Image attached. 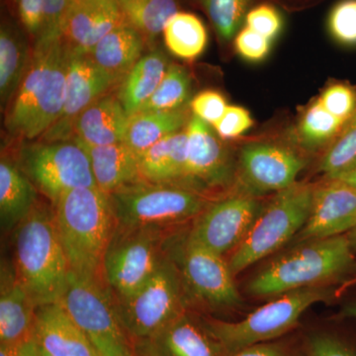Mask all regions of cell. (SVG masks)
<instances>
[{
	"instance_id": "cell-6",
	"label": "cell",
	"mask_w": 356,
	"mask_h": 356,
	"mask_svg": "<svg viewBox=\"0 0 356 356\" xmlns=\"http://www.w3.org/2000/svg\"><path fill=\"white\" fill-rule=\"evenodd\" d=\"M332 295L325 286L304 288L276 297L238 322L210 318L203 322L229 355L252 344L280 339L298 325L312 305L331 299Z\"/></svg>"
},
{
	"instance_id": "cell-33",
	"label": "cell",
	"mask_w": 356,
	"mask_h": 356,
	"mask_svg": "<svg viewBox=\"0 0 356 356\" xmlns=\"http://www.w3.org/2000/svg\"><path fill=\"white\" fill-rule=\"evenodd\" d=\"M348 123L339 120L316 102L306 110L298 126L300 143L308 149H317L334 142Z\"/></svg>"
},
{
	"instance_id": "cell-42",
	"label": "cell",
	"mask_w": 356,
	"mask_h": 356,
	"mask_svg": "<svg viewBox=\"0 0 356 356\" xmlns=\"http://www.w3.org/2000/svg\"><path fill=\"white\" fill-rule=\"evenodd\" d=\"M252 126V119L247 109L228 105L222 118L212 127L222 140H231L241 137Z\"/></svg>"
},
{
	"instance_id": "cell-49",
	"label": "cell",
	"mask_w": 356,
	"mask_h": 356,
	"mask_svg": "<svg viewBox=\"0 0 356 356\" xmlns=\"http://www.w3.org/2000/svg\"><path fill=\"white\" fill-rule=\"evenodd\" d=\"M327 179H339L356 188V163H353L348 170L339 173L336 177L327 178Z\"/></svg>"
},
{
	"instance_id": "cell-28",
	"label": "cell",
	"mask_w": 356,
	"mask_h": 356,
	"mask_svg": "<svg viewBox=\"0 0 356 356\" xmlns=\"http://www.w3.org/2000/svg\"><path fill=\"white\" fill-rule=\"evenodd\" d=\"M33 47L22 33L2 23L0 30V102L6 111L17 93L31 63Z\"/></svg>"
},
{
	"instance_id": "cell-7",
	"label": "cell",
	"mask_w": 356,
	"mask_h": 356,
	"mask_svg": "<svg viewBox=\"0 0 356 356\" xmlns=\"http://www.w3.org/2000/svg\"><path fill=\"white\" fill-rule=\"evenodd\" d=\"M117 225L165 228L195 219L209 201L198 192L172 184L139 180L108 194Z\"/></svg>"
},
{
	"instance_id": "cell-31",
	"label": "cell",
	"mask_w": 356,
	"mask_h": 356,
	"mask_svg": "<svg viewBox=\"0 0 356 356\" xmlns=\"http://www.w3.org/2000/svg\"><path fill=\"white\" fill-rule=\"evenodd\" d=\"M166 48L175 57L195 60L202 55L208 44L205 25L195 14L178 11L163 29Z\"/></svg>"
},
{
	"instance_id": "cell-50",
	"label": "cell",
	"mask_w": 356,
	"mask_h": 356,
	"mask_svg": "<svg viewBox=\"0 0 356 356\" xmlns=\"http://www.w3.org/2000/svg\"><path fill=\"white\" fill-rule=\"evenodd\" d=\"M341 315L343 318L356 320V301L350 302V303L344 305L343 308L341 309Z\"/></svg>"
},
{
	"instance_id": "cell-21",
	"label": "cell",
	"mask_w": 356,
	"mask_h": 356,
	"mask_svg": "<svg viewBox=\"0 0 356 356\" xmlns=\"http://www.w3.org/2000/svg\"><path fill=\"white\" fill-rule=\"evenodd\" d=\"M161 356H228L202 320L185 311L149 339Z\"/></svg>"
},
{
	"instance_id": "cell-35",
	"label": "cell",
	"mask_w": 356,
	"mask_h": 356,
	"mask_svg": "<svg viewBox=\"0 0 356 356\" xmlns=\"http://www.w3.org/2000/svg\"><path fill=\"white\" fill-rule=\"evenodd\" d=\"M356 163V114L331 145L320 168L327 178H334Z\"/></svg>"
},
{
	"instance_id": "cell-15",
	"label": "cell",
	"mask_w": 356,
	"mask_h": 356,
	"mask_svg": "<svg viewBox=\"0 0 356 356\" xmlns=\"http://www.w3.org/2000/svg\"><path fill=\"white\" fill-rule=\"evenodd\" d=\"M117 88L118 84L113 77L96 64L89 53L70 49L62 112L57 122L39 140L56 142L74 139L72 127L77 116Z\"/></svg>"
},
{
	"instance_id": "cell-19",
	"label": "cell",
	"mask_w": 356,
	"mask_h": 356,
	"mask_svg": "<svg viewBox=\"0 0 356 356\" xmlns=\"http://www.w3.org/2000/svg\"><path fill=\"white\" fill-rule=\"evenodd\" d=\"M33 339L51 356H97L90 337L58 302L37 307Z\"/></svg>"
},
{
	"instance_id": "cell-38",
	"label": "cell",
	"mask_w": 356,
	"mask_h": 356,
	"mask_svg": "<svg viewBox=\"0 0 356 356\" xmlns=\"http://www.w3.org/2000/svg\"><path fill=\"white\" fill-rule=\"evenodd\" d=\"M304 356H356V346L337 334L315 332L305 341Z\"/></svg>"
},
{
	"instance_id": "cell-29",
	"label": "cell",
	"mask_w": 356,
	"mask_h": 356,
	"mask_svg": "<svg viewBox=\"0 0 356 356\" xmlns=\"http://www.w3.org/2000/svg\"><path fill=\"white\" fill-rule=\"evenodd\" d=\"M191 117L186 107L175 111L137 112L130 117L124 143L140 156L159 140L186 128Z\"/></svg>"
},
{
	"instance_id": "cell-53",
	"label": "cell",
	"mask_w": 356,
	"mask_h": 356,
	"mask_svg": "<svg viewBox=\"0 0 356 356\" xmlns=\"http://www.w3.org/2000/svg\"><path fill=\"white\" fill-rule=\"evenodd\" d=\"M356 281V280H355Z\"/></svg>"
},
{
	"instance_id": "cell-12",
	"label": "cell",
	"mask_w": 356,
	"mask_h": 356,
	"mask_svg": "<svg viewBox=\"0 0 356 356\" xmlns=\"http://www.w3.org/2000/svg\"><path fill=\"white\" fill-rule=\"evenodd\" d=\"M186 133V163L178 185L204 196L209 191L229 187L235 180L236 166L215 129L192 115Z\"/></svg>"
},
{
	"instance_id": "cell-23",
	"label": "cell",
	"mask_w": 356,
	"mask_h": 356,
	"mask_svg": "<svg viewBox=\"0 0 356 356\" xmlns=\"http://www.w3.org/2000/svg\"><path fill=\"white\" fill-rule=\"evenodd\" d=\"M146 43L138 30L124 22L103 37L89 55L119 86L143 57Z\"/></svg>"
},
{
	"instance_id": "cell-18",
	"label": "cell",
	"mask_w": 356,
	"mask_h": 356,
	"mask_svg": "<svg viewBox=\"0 0 356 356\" xmlns=\"http://www.w3.org/2000/svg\"><path fill=\"white\" fill-rule=\"evenodd\" d=\"M124 22L117 0H72L62 38L72 51L90 53L103 37Z\"/></svg>"
},
{
	"instance_id": "cell-22",
	"label": "cell",
	"mask_w": 356,
	"mask_h": 356,
	"mask_svg": "<svg viewBox=\"0 0 356 356\" xmlns=\"http://www.w3.org/2000/svg\"><path fill=\"white\" fill-rule=\"evenodd\" d=\"M36 304L16 273L1 270L0 344H17L33 339Z\"/></svg>"
},
{
	"instance_id": "cell-11",
	"label": "cell",
	"mask_w": 356,
	"mask_h": 356,
	"mask_svg": "<svg viewBox=\"0 0 356 356\" xmlns=\"http://www.w3.org/2000/svg\"><path fill=\"white\" fill-rule=\"evenodd\" d=\"M172 254L170 255L179 269L187 296L213 309H233L242 304L235 275L222 255L188 236Z\"/></svg>"
},
{
	"instance_id": "cell-24",
	"label": "cell",
	"mask_w": 356,
	"mask_h": 356,
	"mask_svg": "<svg viewBox=\"0 0 356 356\" xmlns=\"http://www.w3.org/2000/svg\"><path fill=\"white\" fill-rule=\"evenodd\" d=\"M81 144L88 154L96 186L107 195L140 180V156L125 143L106 146Z\"/></svg>"
},
{
	"instance_id": "cell-39",
	"label": "cell",
	"mask_w": 356,
	"mask_h": 356,
	"mask_svg": "<svg viewBox=\"0 0 356 356\" xmlns=\"http://www.w3.org/2000/svg\"><path fill=\"white\" fill-rule=\"evenodd\" d=\"M283 25L282 14L269 3H261L250 8L245 20V26L270 41L280 36Z\"/></svg>"
},
{
	"instance_id": "cell-51",
	"label": "cell",
	"mask_w": 356,
	"mask_h": 356,
	"mask_svg": "<svg viewBox=\"0 0 356 356\" xmlns=\"http://www.w3.org/2000/svg\"><path fill=\"white\" fill-rule=\"evenodd\" d=\"M346 236V238H348V242L350 243L351 248H353V252L356 254V225L355 228L350 229Z\"/></svg>"
},
{
	"instance_id": "cell-2",
	"label": "cell",
	"mask_w": 356,
	"mask_h": 356,
	"mask_svg": "<svg viewBox=\"0 0 356 356\" xmlns=\"http://www.w3.org/2000/svg\"><path fill=\"white\" fill-rule=\"evenodd\" d=\"M54 219L70 271L105 280L103 261L117 228L108 195L98 187L67 192L54 205Z\"/></svg>"
},
{
	"instance_id": "cell-20",
	"label": "cell",
	"mask_w": 356,
	"mask_h": 356,
	"mask_svg": "<svg viewBox=\"0 0 356 356\" xmlns=\"http://www.w3.org/2000/svg\"><path fill=\"white\" fill-rule=\"evenodd\" d=\"M130 116L113 92L102 96L84 109L74 122V139L88 146L124 142Z\"/></svg>"
},
{
	"instance_id": "cell-14",
	"label": "cell",
	"mask_w": 356,
	"mask_h": 356,
	"mask_svg": "<svg viewBox=\"0 0 356 356\" xmlns=\"http://www.w3.org/2000/svg\"><path fill=\"white\" fill-rule=\"evenodd\" d=\"M305 161L288 147L255 143L241 149L236 166L240 193L252 197L278 193L296 184Z\"/></svg>"
},
{
	"instance_id": "cell-48",
	"label": "cell",
	"mask_w": 356,
	"mask_h": 356,
	"mask_svg": "<svg viewBox=\"0 0 356 356\" xmlns=\"http://www.w3.org/2000/svg\"><path fill=\"white\" fill-rule=\"evenodd\" d=\"M131 348L135 356H161L149 339L133 341Z\"/></svg>"
},
{
	"instance_id": "cell-46",
	"label": "cell",
	"mask_w": 356,
	"mask_h": 356,
	"mask_svg": "<svg viewBox=\"0 0 356 356\" xmlns=\"http://www.w3.org/2000/svg\"><path fill=\"white\" fill-rule=\"evenodd\" d=\"M97 356H135L131 343L109 337H91Z\"/></svg>"
},
{
	"instance_id": "cell-27",
	"label": "cell",
	"mask_w": 356,
	"mask_h": 356,
	"mask_svg": "<svg viewBox=\"0 0 356 356\" xmlns=\"http://www.w3.org/2000/svg\"><path fill=\"white\" fill-rule=\"evenodd\" d=\"M170 62L163 51L146 54L116 88V95L129 116L137 113L163 81Z\"/></svg>"
},
{
	"instance_id": "cell-32",
	"label": "cell",
	"mask_w": 356,
	"mask_h": 356,
	"mask_svg": "<svg viewBox=\"0 0 356 356\" xmlns=\"http://www.w3.org/2000/svg\"><path fill=\"white\" fill-rule=\"evenodd\" d=\"M191 74L184 65L170 64L154 95L138 112L175 111L186 107L191 96Z\"/></svg>"
},
{
	"instance_id": "cell-13",
	"label": "cell",
	"mask_w": 356,
	"mask_h": 356,
	"mask_svg": "<svg viewBox=\"0 0 356 356\" xmlns=\"http://www.w3.org/2000/svg\"><path fill=\"white\" fill-rule=\"evenodd\" d=\"M262 207L257 197L243 193L210 202L187 236L222 257L243 242Z\"/></svg>"
},
{
	"instance_id": "cell-44",
	"label": "cell",
	"mask_w": 356,
	"mask_h": 356,
	"mask_svg": "<svg viewBox=\"0 0 356 356\" xmlns=\"http://www.w3.org/2000/svg\"><path fill=\"white\" fill-rule=\"evenodd\" d=\"M21 23L26 31L34 38H39L43 27L44 0H16Z\"/></svg>"
},
{
	"instance_id": "cell-8",
	"label": "cell",
	"mask_w": 356,
	"mask_h": 356,
	"mask_svg": "<svg viewBox=\"0 0 356 356\" xmlns=\"http://www.w3.org/2000/svg\"><path fill=\"white\" fill-rule=\"evenodd\" d=\"M179 269L168 254L146 284L129 298L115 301L117 318L129 341L156 337L186 311Z\"/></svg>"
},
{
	"instance_id": "cell-1",
	"label": "cell",
	"mask_w": 356,
	"mask_h": 356,
	"mask_svg": "<svg viewBox=\"0 0 356 356\" xmlns=\"http://www.w3.org/2000/svg\"><path fill=\"white\" fill-rule=\"evenodd\" d=\"M70 51L63 38L35 42L27 74L6 110L9 135L40 139L57 122L64 105Z\"/></svg>"
},
{
	"instance_id": "cell-47",
	"label": "cell",
	"mask_w": 356,
	"mask_h": 356,
	"mask_svg": "<svg viewBox=\"0 0 356 356\" xmlns=\"http://www.w3.org/2000/svg\"><path fill=\"white\" fill-rule=\"evenodd\" d=\"M34 339L17 344H0V356H38Z\"/></svg>"
},
{
	"instance_id": "cell-25",
	"label": "cell",
	"mask_w": 356,
	"mask_h": 356,
	"mask_svg": "<svg viewBox=\"0 0 356 356\" xmlns=\"http://www.w3.org/2000/svg\"><path fill=\"white\" fill-rule=\"evenodd\" d=\"M186 128L149 147L140 156V180L151 184H179L186 163Z\"/></svg>"
},
{
	"instance_id": "cell-43",
	"label": "cell",
	"mask_w": 356,
	"mask_h": 356,
	"mask_svg": "<svg viewBox=\"0 0 356 356\" xmlns=\"http://www.w3.org/2000/svg\"><path fill=\"white\" fill-rule=\"evenodd\" d=\"M226 99L221 93L214 90H205L198 93L191 102V108L193 115L210 124L217 123L226 111Z\"/></svg>"
},
{
	"instance_id": "cell-16",
	"label": "cell",
	"mask_w": 356,
	"mask_h": 356,
	"mask_svg": "<svg viewBox=\"0 0 356 356\" xmlns=\"http://www.w3.org/2000/svg\"><path fill=\"white\" fill-rule=\"evenodd\" d=\"M106 281L70 271L58 303L89 337H109L129 341L117 318L115 301Z\"/></svg>"
},
{
	"instance_id": "cell-3",
	"label": "cell",
	"mask_w": 356,
	"mask_h": 356,
	"mask_svg": "<svg viewBox=\"0 0 356 356\" xmlns=\"http://www.w3.org/2000/svg\"><path fill=\"white\" fill-rule=\"evenodd\" d=\"M355 254L346 235L298 243L255 274L247 291L268 298L336 282L355 269Z\"/></svg>"
},
{
	"instance_id": "cell-30",
	"label": "cell",
	"mask_w": 356,
	"mask_h": 356,
	"mask_svg": "<svg viewBox=\"0 0 356 356\" xmlns=\"http://www.w3.org/2000/svg\"><path fill=\"white\" fill-rule=\"evenodd\" d=\"M124 19L153 43L179 11L178 0H117Z\"/></svg>"
},
{
	"instance_id": "cell-34",
	"label": "cell",
	"mask_w": 356,
	"mask_h": 356,
	"mask_svg": "<svg viewBox=\"0 0 356 356\" xmlns=\"http://www.w3.org/2000/svg\"><path fill=\"white\" fill-rule=\"evenodd\" d=\"M218 36L225 42L235 38L243 28L252 0H200Z\"/></svg>"
},
{
	"instance_id": "cell-4",
	"label": "cell",
	"mask_w": 356,
	"mask_h": 356,
	"mask_svg": "<svg viewBox=\"0 0 356 356\" xmlns=\"http://www.w3.org/2000/svg\"><path fill=\"white\" fill-rule=\"evenodd\" d=\"M15 273L37 307L56 303L70 274L69 261L58 238L54 213L36 206L18 225Z\"/></svg>"
},
{
	"instance_id": "cell-45",
	"label": "cell",
	"mask_w": 356,
	"mask_h": 356,
	"mask_svg": "<svg viewBox=\"0 0 356 356\" xmlns=\"http://www.w3.org/2000/svg\"><path fill=\"white\" fill-rule=\"evenodd\" d=\"M228 356H304V353L300 355L291 344L278 339L252 344Z\"/></svg>"
},
{
	"instance_id": "cell-17",
	"label": "cell",
	"mask_w": 356,
	"mask_h": 356,
	"mask_svg": "<svg viewBox=\"0 0 356 356\" xmlns=\"http://www.w3.org/2000/svg\"><path fill=\"white\" fill-rule=\"evenodd\" d=\"M356 225V188L339 179L314 189L310 214L295 242L346 235Z\"/></svg>"
},
{
	"instance_id": "cell-37",
	"label": "cell",
	"mask_w": 356,
	"mask_h": 356,
	"mask_svg": "<svg viewBox=\"0 0 356 356\" xmlns=\"http://www.w3.org/2000/svg\"><path fill=\"white\" fill-rule=\"evenodd\" d=\"M318 102L344 123H348L356 114V90L348 84L329 86L321 95Z\"/></svg>"
},
{
	"instance_id": "cell-40",
	"label": "cell",
	"mask_w": 356,
	"mask_h": 356,
	"mask_svg": "<svg viewBox=\"0 0 356 356\" xmlns=\"http://www.w3.org/2000/svg\"><path fill=\"white\" fill-rule=\"evenodd\" d=\"M236 53L248 62L259 63L268 56L273 41L243 26L234 38Z\"/></svg>"
},
{
	"instance_id": "cell-41",
	"label": "cell",
	"mask_w": 356,
	"mask_h": 356,
	"mask_svg": "<svg viewBox=\"0 0 356 356\" xmlns=\"http://www.w3.org/2000/svg\"><path fill=\"white\" fill-rule=\"evenodd\" d=\"M72 0H44V20L41 34L35 42L62 38L63 24Z\"/></svg>"
},
{
	"instance_id": "cell-5",
	"label": "cell",
	"mask_w": 356,
	"mask_h": 356,
	"mask_svg": "<svg viewBox=\"0 0 356 356\" xmlns=\"http://www.w3.org/2000/svg\"><path fill=\"white\" fill-rule=\"evenodd\" d=\"M315 187L295 184L276 193L248 235L232 252L228 264L234 275L277 252L295 238L308 220Z\"/></svg>"
},
{
	"instance_id": "cell-9",
	"label": "cell",
	"mask_w": 356,
	"mask_h": 356,
	"mask_svg": "<svg viewBox=\"0 0 356 356\" xmlns=\"http://www.w3.org/2000/svg\"><path fill=\"white\" fill-rule=\"evenodd\" d=\"M17 165L53 206L67 192L97 187L88 154L76 139L23 143Z\"/></svg>"
},
{
	"instance_id": "cell-26",
	"label": "cell",
	"mask_w": 356,
	"mask_h": 356,
	"mask_svg": "<svg viewBox=\"0 0 356 356\" xmlns=\"http://www.w3.org/2000/svg\"><path fill=\"white\" fill-rule=\"evenodd\" d=\"M37 188L14 163L4 156L0 163V220L2 229L18 227L36 207Z\"/></svg>"
},
{
	"instance_id": "cell-36",
	"label": "cell",
	"mask_w": 356,
	"mask_h": 356,
	"mask_svg": "<svg viewBox=\"0 0 356 356\" xmlns=\"http://www.w3.org/2000/svg\"><path fill=\"white\" fill-rule=\"evenodd\" d=\"M327 31L334 41L346 47L356 46V0H339L327 20Z\"/></svg>"
},
{
	"instance_id": "cell-52",
	"label": "cell",
	"mask_w": 356,
	"mask_h": 356,
	"mask_svg": "<svg viewBox=\"0 0 356 356\" xmlns=\"http://www.w3.org/2000/svg\"><path fill=\"white\" fill-rule=\"evenodd\" d=\"M38 350H39V356H51V355H49L48 353H44V350H42L41 348H39V346H38Z\"/></svg>"
},
{
	"instance_id": "cell-10",
	"label": "cell",
	"mask_w": 356,
	"mask_h": 356,
	"mask_svg": "<svg viewBox=\"0 0 356 356\" xmlns=\"http://www.w3.org/2000/svg\"><path fill=\"white\" fill-rule=\"evenodd\" d=\"M163 228L117 225L103 261V274L117 299L132 296L165 259Z\"/></svg>"
}]
</instances>
